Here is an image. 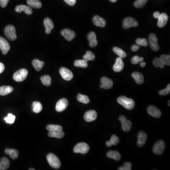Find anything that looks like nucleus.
Masks as SVG:
<instances>
[{
    "mask_svg": "<svg viewBox=\"0 0 170 170\" xmlns=\"http://www.w3.org/2000/svg\"><path fill=\"white\" fill-rule=\"evenodd\" d=\"M119 138L115 135H113L109 141L106 142V146L107 147H111L113 145L116 146L119 143Z\"/></svg>",
    "mask_w": 170,
    "mask_h": 170,
    "instance_id": "obj_29",
    "label": "nucleus"
},
{
    "mask_svg": "<svg viewBox=\"0 0 170 170\" xmlns=\"http://www.w3.org/2000/svg\"><path fill=\"white\" fill-rule=\"evenodd\" d=\"M40 79L41 80L42 83L45 86H50L51 85L52 79H51V77L49 75L42 76L41 77Z\"/></svg>",
    "mask_w": 170,
    "mask_h": 170,
    "instance_id": "obj_38",
    "label": "nucleus"
},
{
    "mask_svg": "<svg viewBox=\"0 0 170 170\" xmlns=\"http://www.w3.org/2000/svg\"><path fill=\"white\" fill-rule=\"evenodd\" d=\"M165 149V143L163 140L157 141L155 144L153 148V152L157 155H160L164 152Z\"/></svg>",
    "mask_w": 170,
    "mask_h": 170,
    "instance_id": "obj_7",
    "label": "nucleus"
},
{
    "mask_svg": "<svg viewBox=\"0 0 170 170\" xmlns=\"http://www.w3.org/2000/svg\"><path fill=\"white\" fill-rule=\"evenodd\" d=\"M32 63L33 66L34 67V68L37 72L41 71V69L43 68L45 64L44 62L40 61L38 59H35L33 60Z\"/></svg>",
    "mask_w": 170,
    "mask_h": 170,
    "instance_id": "obj_30",
    "label": "nucleus"
},
{
    "mask_svg": "<svg viewBox=\"0 0 170 170\" xmlns=\"http://www.w3.org/2000/svg\"><path fill=\"white\" fill-rule=\"evenodd\" d=\"M149 42L151 49L155 52L159 50V47L158 44L157 37L155 34H151L149 37Z\"/></svg>",
    "mask_w": 170,
    "mask_h": 170,
    "instance_id": "obj_8",
    "label": "nucleus"
},
{
    "mask_svg": "<svg viewBox=\"0 0 170 170\" xmlns=\"http://www.w3.org/2000/svg\"><path fill=\"white\" fill-rule=\"evenodd\" d=\"M117 102L120 105L128 110L133 109L135 107V102L132 99L128 98L125 96H121L117 99Z\"/></svg>",
    "mask_w": 170,
    "mask_h": 170,
    "instance_id": "obj_1",
    "label": "nucleus"
},
{
    "mask_svg": "<svg viewBox=\"0 0 170 170\" xmlns=\"http://www.w3.org/2000/svg\"><path fill=\"white\" fill-rule=\"evenodd\" d=\"M47 129L50 132L56 131H63V127L58 125L50 124L47 127Z\"/></svg>",
    "mask_w": 170,
    "mask_h": 170,
    "instance_id": "obj_35",
    "label": "nucleus"
},
{
    "mask_svg": "<svg viewBox=\"0 0 170 170\" xmlns=\"http://www.w3.org/2000/svg\"><path fill=\"white\" fill-rule=\"evenodd\" d=\"M29 170H35L34 169H29Z\"/></svg>",
    "mask_w": 170,
    "mask_h": 170,
    "instance_id": "obj_55",
    "label": "nucleus"
},
{
    "mask_svg": "<svg viewBox=\"0 0 170 170\" xmlns=\"http://www.w3.org/2000/svg\"><path fill=\"white\" fill-rule=\"evenodd\" d=\"M27 75H28L27 70L25 69H22L14 74L13 79L17 82H22L26 79Z\"/></svg>",
    "mask_w": 170,
    "mask_h": 170,
    "instance_id": "obj_4",
    "label": "nucleus"
},
{
    "mask_svg": "<svg viewBox=\"0 0 170 170\" xmlns=\"http://www.w3.org/2000/svg\"><path fill=\"white\" fill-rule=\"evenodd\" d=\"M5 33L7 38L11 41H14L17 39L16 29L13 25H9L6 27Z\"/></svg>",
    "mask_w": 170,
    "mask_h": 170,
    "instance_id": "obj_3",
    "label": "nucleus"
},
{
    "mask_svg": "<svg viewBox=\"0 0 170 170\" xmlns=\"http://www.w3.org/2000/svg\"><path fill=\"white\" fill-rule=\"evenodd\" d=\"M140 48V47L138 45H133L131 47V50L133 52H136L138 51Z\"/></svg>",
    "mask_w": 170,
    "mask_h": 170,
    "instance_id": "obj_50",
    "label": "nucleus"
},
{
    "mask_svg": "<svg viewBox=\"0 0 170 170\" xmlns=\"http://www.w3.org/2000/svg\"><path fill=\"white\" fill-rule=\"evenodd\" d=\"M9 0H0V5L2 8H5L8 5Z\"/></svg>",
    "mask_w": 170,
    "mask_h": 170,
    "instance_id": "obj_48",
    "label": "nucleus"
},
{
    "mask_svg": "<svg viewBox=\"0 0 170 170\" xmlns=\"http://www.w3.org/2000/svg\"><path fill=\"white\" fill-rule=\"evenodd\" d=\"M61 34L68 41H72L76 36L75 32L69 28L63 29V30L61 31Z\"/></svg>",
    "mask_w": 170,
    "mask_h": 170,
    "instance_id": "obj_12",
    "label": "nucleus"
},
{
    "mask_svg": "<svg viewBox=\"0 0 170 170\" xmlns=\"http://www.w3.org/2000/svg\"><path fill=\"white\" fill-rule=\"evenodd\" d=\"M47 159L51 167L54 169H59L61 167V163L60 159L54 154H48L47 156Z\"/></svg>",
    "mask_w": 170,
    "mask_h": 170,
    "instance_id": "obj_2",
    "label": "nucleus"
},
{
    "mask_svg": "<svg viewBox=\"0 0 170 170\" xmlns=\"http://www.w3.org/2000/svg\"><path fill=\"white\" fill-rule=\"evenodd\" d=\"M5 67L2 63H0V74H1L5 70Z\"/></svg>",
    "mask_w": 170,
    "mask_h": 170,
    "instance_id": "obj_51",
    "label": "nucleus"
},
{
    "mask_svg": "<svg viewBox=\"0 0 170 170\" xmlns=\"http://www.w3.org/2000/svg\"><path fill=\"white\" fill-rule=\"evenodd\" d=\"M160 15V13L158 11H156V12H154V14H153V16L155 18H158V17H159Z\"/></svg>",
    "mask_w": 170,
    "mask_h": 170,
    "instance_id": "obj_52",
    "label": "nucleus"
},
{
    "mask_svg": "<svg viewBox=\"0 0 170 170\" xmlns=\"http://www.w3.org/2000/svg\"><path fill=\"white\" fill-rule=\"evenodd\" d=\"M27 5L32 8L39 9L42 7V3L39 0H27Z\"/></svg>",
    "mask_w": 170,
    "mask_h": 170,
    "instance_id": "obj_31",
    "label": "nucleus"
},
{
    "mask_svg": "<svg viewBox=\"0 0 170 170\" xmlns=\"http://www.w3.org/2000/svg\"><path fill=\"white\" fill-rule=\"evenodd\" d=\"M147 111L148 114L152 117L159 118L161 116V111L155 106L150 105L147 108Z\"/></svg>",
    "mask_w": 170,
    "mask_h": 170,
    "instance_id": "obj_13",
    "label": "nucleus"
},
{
    "mask_svg": "<svg viewBox=\"0 0 170 170\" xmlns=\"http://www.w3.org/2000/svg\"><path fill=\"white\" fill-rule=\"evenodd\" d=\"M143 60H144V58L143 57H140L138 55H136L132 58L131 62L133 64H136L140 62H142Z\"/></svg>",
    "mask_w": 170,
    "mask_h": 170,
    "instance_id": "obj_45",
    "label": "nucleus"
},
{
    "mask_svg": "<svg viewBox=\"0 0 170 170\" xmlns=\"http://www.w3.org/2000/svg\"><path fill=\"white\" fill-rule=\"evenodd\" d=\"M132 165L130 162H125L123 166L119 167L118 170H131Z\"/></svg>",
    "mask_w": 170,
    "mask_h": 170,
    "instance_id": "obj_46",
    "label": "nucleus"
},
{
    "mask_svg": "<svg viewBox=\"0 0 170 170\" xmlns=\"http://www.w3.org/2000/svg\"><path fill=\"white\" fill-rule=\"evenodd\" d=\"M132 77L138 84H142L144 83V76L141 73L138 72L132 73Z\"/></svg>",
    "mask_w": 170,
    "mask_h": 170,
    "instance_id": "obj_25",
    "label": "nucleus"
},
{
    "mask_svg": "<svg viewBox=\"0 0 170 170\" xmlns=\"http://www.w3.org/2000/svg\"><path fill=\"white\" fill-rule=\"evenodd\" d=\"M97 116L98 114L97 112L95 110H90L85 113L84 118L85 120L87 122H91L97 119Z\"/></svg>",
    "mask_w": 170,
    "mask_h": 170,
    "instance_id": "obj_15",
    "label": "nucleus"
},
{
    "mask_svg": "<svg viewBox=\"0 0 170 170\" xmlns=\"http://www.w3.org/2000/svg\"><path fill=\"white\" fill-rule=\"evenodd\" d=\"M124 68V63L123 59L120 57L117 58L115 64L113 66V69L116 72H121Z\"/></svg>",
    "mask_w": 170,
    "mask_h": 170,
    "instance_id": "obj_22",
    "label": "nucleus"
},
{
    "mask_svg": "<svg viewBox=\"0 0 170 170\" xmlns=\"http://www.w3.org/2000/svg\"><path fill=\"white\" fill-rule=\"evenodd\" d=\"M168 15L165 13H162L160 14L159 17L158 18V22H157V26L158 27L162 28L166 25L167 21H168Z\"/></svg>",
    "mask_w": 170,
    "mask_h": 170,
    "instance_id": "obj_17",
    "label": "nucleus"
},
{
    "mask_svg": "<svg viewBox=\"0 0 170 170\" xmlns=\"http://www.w3.org/2000/svg\"><path fill=\"white\" fill-rule=\"evenodd\" d=\"M110 1L112 2H115L117 1V0H110Z\"/></svg>",
    "mask_w": 170,
    "mask_h": 170,
    "instance_id": "obj_54",
    "label": "nucleus"
},
{
    "mask_svg": "<svg viewBox=\"0 0 170 170\" xmlns=\"http://www.w3.org/2000/svg\"><path fill=\"white\" fill-rule=\"evenodd\" d=\"M147 138V135L143 131H140L138 134L137 145L139 147H142L145 144Z\"/></svg>",
    "mask_w": 170,
    "mask_h": 170,
    "instance_id": "obj_16",
    "label": "nucleus"
},
{
    "mask_svg": "<svg viewBox=\"0 0 170 170\" xmlns=\"http://www.w3.org/2000/svg\"><path fill=\"white\" fill-rule=\"evenodd\" d=\"M32 107L33 112L34 113H37V114L41 112V111L43 109V106L39 102H37V101L33 102L32 104Z\"/></svg>",
    "mask_w": 170,
    "mask_h": 170,
    "instance_id": "obj_32",
    "label": "nucleus"
},
{
    "mask_svg": "<svg viewBox=\"0 0 170 170\" xmlns=\"http://www.w3.org/2000/svg\"><path fill=\"white\" fill-rule=\"evenodd\" d=\"M113 50L114 52L117 55H118L121 58H124L127 56L126 53L122 49H120V48L114 47L113 48Z\"/></svg>",
    "mask_w": 170,
    "mask_h": 170,
    "instance_id": "obj_34",
    "label": "nucleus"
},
{
    "mask_svg": "<svg viewBox=\"0 0 170 170\" xmlns=\"http://www.w3.org/2000/svg\"><path fill=\"white\" fill-rule=\"evenodd\" d=\"M169 106H170V101H169Z\"/></svg>",
    "mask_w": 170,
    "mask_h": 170,
    "instance_id": "obj_56",
    "label": "nucleus"
},
{
    "mask_svg": "<svg viewBox=\"0 0 170 170\" xmlns=\"http://www.w3.org/2000/svg\"><path fill=\"white\" fill-rule=\"evenodd\" d=\"M43 24L46 28V33L47 34L51 33V31L54 28V24L52 21L49 18H47L43 21Z\"/></svg>",
    "mask_w": 170,
    "mask_h": 170,
    "instance_id": "obj_20",
    "label": "nucleus"
},
{
    "mask_svg": "<svg viewBox=\"0 0 170 170\" xmlns=\"http://www.w3.org/2000/svg\"><path fill=\"white\" fill-rule=\"evenodd\" d=\"M88 39L89 42V46L91 47L94 48L98 45L97 36L94 32H91L88 35Z\"/></svg>",
    "mask_w": 170,
    "mask_h": 170,
    "instance_id": "obj_21",
    "label": "nucleus"
},
{
    "mask_svg": "<svg viewBox=\"0 0 170 170\" xmlns=\"http://www.w3.org/2000/svg\"><path fill=\"white\" fill-rule=\"evenodd\" d=\"M83 59L86 62L89 61H94L95 59V55L91 51H87L85 55L83 57Z\"/></svg>",
    "mask_w": 170,
    "mask_h": 170,
    "instance_id": "obj_36",
    "label": "nucleus"
},
{
    "mask_svg": "<svg viewBox=\"0 0 170 170\" xmlns=\"http://www.w3.org/2000/svg\"><path fill=\"white\" fill-rule=\"evenodd\" d=\"M161 60L162 62V63L164 65H170V55H165V54H162L161 55Z\"/></svg>",
    "mask_w": 170,
    "mask_h": 170,
    "instance_id": "obj_40",
    "label": "nucleus"
},
{
    "mask_svg": "<svg viewBox=\"0 0 170 170\" xmlns=\"http://www.w3.org/2000/svg\"><path fill=\"white\" fill-rule=\"evenodd\" d=\"M60 73L62 78L66 81L72 80L73 77L72 72L66 68H61L60 69Z\"/></svg>",
    "mask_w": 170,
    "mask_h": 170,
    "instance_id": "obj_11",
    "label": "nucleus"
},
{
    "mask_svg": "<svg viewBox=\"0 0 170 170\" xmlns=\"http://www.w3.org/2000/svg\"><path fill=\"white\" fill-rule=\"evenodd\" d=\"M0 49L3 54H6L10 49V46L8 42L5 39L0 37Z\"/></svg>",
    "mask_w": 170,
    "mask_h": 170,
    "instance_id": "obj_14",
    "label": "nucleus"
},
{
    "mask_svg": "<svg viewBox=\"0 0 170 170\" xmlns=\"http://www.w3.org/2000/svg\"><path fill=\"white\" fill-rule=\"evenodd\" d=\"M148 0H136L134 2V6L137 8H141L145 5Z\"/></svg>",
    "mask_w": 170,
    "mask_h": 170,
    "instance_id": "obj_42",
    "label": "nucleus"
},
{
    "mask_svg": "<svg viewBox=\"0 0 170 170\" xmlns=\"http://www.w3.org/2000/svg\"><path fill=\"white\" fill-rule=\"evenodd\" d=\"M68 101L66 98H62L58 101L56 104V110L58 112L64 111L68 106Z\"/></svg>",
    "mask_w": 170,
    "mask_h": 170,
    "instance_id": "obj_10",
    "label": "nucleus"
},
{
    "mask_svg": "<svg viewBox=\"0 0 170 170\" xmlns=\"http://www.w3.org/2000/svg\"><path fill=\"white\" fill-rule=\"evenodd\" d=\"M139 25L138 22L131 17H127L123 21V26L124 29H128L131 27H136Z\"/></svg>",
    "mask_w": 170,
    "mask_h": 170,
    "instance_id": "obj_6",
    "label": "nucleus"
},
{
    "mask_svg": "<svg viewBox=\"0 0 170 170\" xmlns=\"http://www.w3.org/2000/svg\"><path fill=\"white\" fill-rule=\"evenodd\" d=\"M74 66L77 67L87 68L88 66V63L86 61L83 60H77L74 63Z\"/></svg>",
    "mask_w": 170,
    "mask_h": 170,
    "instance_id": "obj_39",
    "label": "nucleus"
},
{
    "mask_svg": "<svg viewBox=\"0 0 170 170\" xmlns=\"http://www.w3.org/2000/svg\"><path fill=\"white\" fill-rule=\"evenodd\" d=\"M15 11L18 13L24 11L27 15H31L33 13L32 10L30 7L25 5H20L16 7Z\"/></svg>",
    "mask_w": 170,
    "mask_h": 170,
    "instance_id": "obj_19",
    "label": "nucleus"
},
{
    "mask_svg": "<svg viewBox=\"0 0 170 170\" xmlns=\"http://www.w3.org/2000/svg\"><path fill=\"white\" fill-rule=\"evenodd\" d=\"M94 24L96 26L104 27L106 26V21L104 18L98 15L95 16L93 19Z\"/></svg>",
    "mask_w": 170,
    "mask_h": 170,
    "instance_id": "obj_23",
    "label": "nucleus"
},
{
    "mask_svg": "<svg viewBox=\"0 0 170 170\" xmlns=\"http://www.w3.org/2000/svg\"><path fill=\"white\" fill-rule=\"evenodd\" d=\"M13 91V88L10 86L0 87V95L4 96L11 93Z\"/></svg>",
    "mask_w": 170,
    "mask_h": 170,
    "instance_id": "obj_27",
    "label": "nucleus"
},
{
    "mask_svg": "<svg viewBox=\"0 0 170 170\" xmlns=\"http://www.w3.org/2000/svg\"><path fill=\"white\" fill-rule=\"evenodd\" d=\"M5 152L7 155H9L10 157L12 159H16L18 157V152L17 150L6 149L5 150Z\"/></svg>",
    "mask_w": 170,
    "mask_h": 170,
    "instance_id": "obj_28",
    "label": "nucleus"
},
{
    "mask_svg": "<svg viewBox=\"0 0 170 170\" xmlns=\"http://www.w3.org/2000/svg\"><path fill=\"white\" fill-rule=\"evenodd\" d=\"M77 100L80 103H83L85 104H87L90 102L89 98L86 95L79 94L77 96Z\"/></svg>",
    "mask_w": 170,
    "mask_h": 170,
    "instance_id": "obj_37",
    "label": "nucleus"
},
{
    "mask_svg": "<svg viewBox=\"0 0 170 170\" xmlns=\"http://www.w3.org/2000/svg\"><path fill=\"white\" fill-rule=\"evenodd\" d=\"M89 150V146L88 144L84 142H81L77 144L74 148L73 151L75 153H81L86 154Z\"/></svg>",
    "mask_w": 170,
    "mask_h": 170,
    "instance_id": "obj_5",
    "label": "nucleus"
},
{
    "mask_svg": "<svg viewBox=\"0 0 170 170\" xmlns=\"http://www.w3.org/2000/svg\"><path fill=\"white\" fill-rule=\"evenodd\" d=\"M170 85L168 84L167 87L165 89L161 90L159 92L160 95H166L170 94Z\"/></svg>",
    "mask_w": 170,
    "mask_h": 170,
    "instance_id": "obj_47",
    "label": "nucleus"
},
{
    "mask_svg": "<svg viewBox=\"0 0 170 170\" xmlns=\"http://www.w3.org/2000/svg\"><path fill=\"white\" fill-rule=\"evenodd\" d=\"M140 65L141 67H145L146 65V63L145 62H143L142 61V62H140Z\"/></svg>",
    "mask_w": 170,
    "mask_h": 170,
    "instance_id": "obj_53",
    "label": "nucleus"
},
{
    "mask_svg": "<svg viewBox=\"0 0 170 170\" xmlns=\"http://www.w3.org/2000/svg\"><path fill=\"white\" fill-rule=\"evenodd\" d=\"M120 121L121 122L122 129L125 132H128L130 130L132 126V123L130 120H128L125 116L122 115L119 118Z\"/></svg>",
    "mask_w": 170,
    "mask_h": 170,
    "instance_id": "obj_9",
    "label": "nucleus"
},
{
    "mask_svg": "<svg viewBox=\"0 0 170 170\" xmlns=\"http://www.w3.org/2000/svg\"><path fill=\"white\" fill-rule=\"evenodd\" d=\"M48 136L50 137L62 139L64 136V133L63 131H56L50 132L48 133Z\"/></svg>",
    "mask_w": 170,
    "mask_h": 170,
    "instance_id": "obj_33",
    "label": "nucleus"
},
{
    "mask_svg": "<svg viewBox=\"0 0 170 170\" xmlns=\"http://www.w3.org/2000/svg\"><path fill=\"white\" fill-rule=\"evenodd\" d=\"M66 3L70 6H74L75 5L77 0H64Z\"/></svg>",
    "mask_w": 170,
    "mask_h": 170,
    "instance_id": "obj_49",
    "label": "nucleus"
},
{
    "mask_svg": "<svg viewBox=\"0 0 170 170\" xmlns=\"http://www.w3.org/2000/svg\"><path fill=\"white\" fill-rule=\"evenodd\" d=\"M106 155L108 158H112L117 161L120 160L121 159V155L117 151H110Z\"/></svg>",
    "mask_w": 170,
    "mask_h": 170,
    "instance_id": "obj_24",
    "label": "nucleus"
},
{
    "mask_svg": "<svg viewBox=\"0 0 170 170\" xmlns=\"http://www.w3.org/2000/svg\"><path fill=\"white\" fill-rule=\"evenodd\" d=\"M15 116L12 115V114H9L8 116L5 118V120L7 123L10 124H13L15 120Z\"/></svg>",
    "mask_w": 170,
    "mask_h": 170,
    "instance_id": "obj_44",
    "label": "nucleus"
},
{
    "mask_svg": "<svg viewBox=\"0 0 170 170\" xmlns=\"http://www.w3.org/2000/svg\"><path fill=\"white\" fill-rule=\"evenodd\" d=\"M10 162L8 158L3 157L0 161V170H7L10 167Z\"/></svg>",
    "mask_w": 170,
    "mask_h": 170,
    "instance_id": "obj_26",
    "label": "nucleus"
},
{
    "mask_svg": "<svg viewBox=\"0 0 170 170\" xmlns=\"http://www.w3.org/2000/svg\"><path fill=\"white\" fill-rule=\"evenodd\" d=\"M136 43L139 47L140 46L146 47L149 45L147 40L145 38H138L136 39Z\"/></svg>",
    "mask_w": 170,
    "mask_h": 170,
    "instance_id": "obj_43",
    "label": "nucleus"
},
{
    "mask_svg": "<svg viewBox=\"0 0 170 170\" xmlns=\"http://www.w3.org/2000/svg\"><path fill=\"white\" fill-rule=\"evenodd\" d=\"M101 85L103 88L109 89L113 87V81L107 77H104L101 79Z\"/></svg>",
    "mask_w": 170,
    "mask_h": 170,
    "instance_id": "obj_18",
    "label": "nucleus"
},
{
    "mask_svg": "<svg viewBox=\"0 0 170 170\" xmlns=\"http://www.w3.org/2000/svg\"><path fill=\"white\" fill-rule=\"evenodd\" d=\"M153 64L156 67H160L161 69L164 68L165 67L160 58H155L153 60Z\"/></svg>",
    "mask_w": 170,
    "mask_h": 170,
    "instance_id": "obj_41",
    "label": "nucleus"
}]
</instances>
